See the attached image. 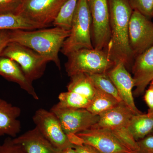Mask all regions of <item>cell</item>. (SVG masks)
Returning a JSON list of instances; mask_svg holds the SVG:
<instances>
[{"label": "cell", "instance_id": "1", "mask_svg": "<svg viewBox=\"0 0 153 153\" xmlns=\"http://www.w3.org/2000/svg\"><path fill=\"white\" fill-rule=\"evenodd\" d=\"M110 16V39L106 51L116 64L132 66L134 57L129 44L128 28L132 13L128 0H108Z\"/></svg>", "mask_w": 153, "mask_h": 153}, {"label": "cell", "instance_id": "2", "mask_svg": "<svg viewBox=\"0 0 153 153\" xmlns=\"http://www.w3.org/2000/svg\"><path fill=\"white\" fill-rule=\"evenodd\" d=\"M34 30H10V42H16L33 49L60 69L59 52L70 30L54 27Z\"/></svg>", "mask_w": 153, "mask_h": 153}, {"label": "cell", "instance_id": "3", "mask_svg": "<svg viewBox=\"0 0 153 153\" xmlns=\"http://www.w3.org/2000/svg\"><path fill=\"white\" fill-rule=\"evenodd\" d=\"M65 68L69 77L79 73L91 74L107 73L116 64L105 50L82 49L67 55Z\"/></svg>", "mask_w": 153, "mask_h": 153}, {"label": "cell", "instance_id": "4", "mask_svg": "<svg viewBox=\"0 0 153 153\" xmlns=\"http://www.w3.org/2000/svg\"><path fill=\"white\" fill-rule=\"evenodd\" d=\"M70 35L63 42L60 52L67 55L82 49H93L91 19L87 0H78Z\"/></svg>", "mask_w": 153, "mask_h": 153}, {"label": "cell", "instance_id": "5", "mask_svg": "<svg viewBox=\"0 0 153 153\" xmlns=\"http://www.w3.org/2000/svg\"><path fill=\"white\" fill-rule=\"evenodd\" d=\"M0 56L9 57L17 62L32 83L44 75L49 62L33 49L14 42H10L7 45Z\"/></svg>", "mask_w": 153, "mask_h": 153}, {"label": "cell", "instance_id": "6", "mask_svg": "<svg viewBox=\"0 0 153 153\" xmlns=\"http://www.w3.org/2000/svg\"><path fill=\"white\" fill-rule=\"evenodd\" d=\"M91 19L94 48L106 51L111 37L108 0H87Z\"/></svg>", "mask_w": 153, "mask_h": 153}, {"label": "cell", "instance_id": "7", "mask_svg": "<svg viewBox=\"0 0 153 153\" xmlns=\"http://www.w3.org/2000/svg\"><path fill=\"white\" fill-rule=\"evenodd\" d=\"M50 111L58 119L68 137L91 128L99 119V116L92 114L86 108L61 107L55 104Z\"/></svg>", "mask_w": 153, "mask_h": 153}, {"label": "cell", "instance_id": "8", "mask_svg": "<svg viewBox=\"0 0 153 153\" xmlns=\"http://www.w3.org/2000/svg\"><path fill=\"white\" fill-rule=\"evenodd\" d=\"M36 127L43 136L61 151L73 148V144L62 128L59 120L51 111L39 108L33 115Z\"/></svg>", "mask_w": 153, "mask_h": 153}, {"label": "cell", "instance_id": "9", "mask_svg": "<svg viewBox=\"0 0 153 153\" xmlns=\"http://www.w3.org/2000/svg\"><path fill=\"white\" fill-rule=\"evenodd\" d=\"M138 11L133 10L128 28L129 44L134 57L153 46V23Z\"/></svg>", "mask_w": 153, "mask_h": 153}, {"label": "cell", "instance_id": "10", "mask_svg": "<svg viewBox=\"0 0 153 153\" xmlns=\"http://www.w3.org/2000/svg\"><path fill=\"white\" fill-rule=\"evenodd\" d=\"M68 0H23L19 14L46 27L52 25L57 14Z\"/></svg>", "mask_w": 153, "mask_h": 153}, {"label": "cell", "instance_id": "11", "mask_svg": "<svg viewBox=\"0 0 153 153\" xmlns=\"http://www.w3.org/2000/svg\"><path fill=\"white\" fill-rule=\"evenodd\" d=\"M76 135L80 143L90 145L100 153H135L126 147L110 130L91 128Z\"/></svg>", "mask_w": 153, "mask_h": 153}, {"label": "cell", "instance_id": "12", "mask_svg": "<svg viewBox=\"0 0 153 153\" xmlns=\"http://www.w3.org/2000/svg\"><path fill=\"white\" fill-rule=\"evenodd\" d=\"M131 68L135 88L133 95L139 97L153 80V46L135 57Z\"/></svg>", "mask_w": 153, "mask_h": 153}, {"label": "cell", "instance_id": "13", "mask_svg": "<svg viewBox=\"0 0 153 153\" xmlns=\"http://www.w3.org/2000/svg\"><path fill=\"white\" fill-rule=\"evenodd\" d=\"M107 73L115 85L122 101L136 114H143L138 109L134 101L133 78L123 63H117Z\"/></svg>", "mask_w": 153, "mask_h": 153}, {"label": "cell", "instance_id": "14", "mask_svg": "<svg viewBox=\"0 0 153 153\" xmlns=\"http://www.w3.org/2000/svg\"><path fill=\"white\" fill-rule=\"evenodd\" d=\"M0 76L19 85L36 100L39 99L33 83L28 79L19 64L9 57L0 56Z\"/></svg>", "mask_w": 153, "mask_h": 153}, {"label": "cell", "instance_id": "15", "mask_svg": "<svg viewBox=\"0 0 153 153\" xmlns=\"http://www.w3.org/2000/svg\"><path fill=\"white\" fill-rule=\"evenodd\" d=\"M136 115L123 102L100 115L97 123L91 128L114 129L128 125L132 117Z\"/></svg>", "mask_w": 153, "mask_h": 153}, {"label": "cell", "instance_id": "16", "mask_svg": "<svg viewBox=\"0 0 153 153\" xmlns=\"http://www.w3.org/2000/svg\"><path fill=\"white\" fill-rule=\"evenodd\" d=\"M13 140L26 153H62V151L49 142L36 127Z\"/></svg>", "mask_w": 153, "mask_h": 153}, {"label": "cell", "instance_id": "17", "mask_svg": "<svg viewBox=\"0 0 153 153\" xmlns=\"http://www.w3.org/2000/svg\"><path fill=\"white\" fill-rule=\"evenodd\" d=\"M21 108L0 97V137H17L21 130Z\"/></svg>", "mask_w": 153, "mask_h": 153}, {"label": "cell", "instance_id": "18", "mask_svg": "<svg viewBox=\"0 0 153 153\" xmlns=\"http://www.w3.org/2000/svg\"><path fill=\"white\" fill-rule=\"evenodd\" d=\"M128 128L137 141L143 138L153 131V114L134 115Z\"/></svg>", "mask_w": 153, "mask_h": 153}, {"label": "cell", "instance_id": "19", "mask_svg": "<svg viewBox=\"0 0 153 153\" xmlns=\"http://www.w3.org/2000/svg\"><path fill=\"white\" fill-rule=\"evenodd\" d=\"M47 28L36 24L19 14L0 15V30H34Z\"/></svg>", "mask_w": 153, "mask_h": 153}, {"label": "cell", "instance_id": "20", "mask_svg": "<svg viewBox=\"0 0 153 153\" xmlns=\"http://www.w3.org/2000/svg\"><path fill=\"white\" fill-rule=\"evenodd\" d=\"M67 85V91L75 92L92 100L95 94L96 88L89 74L79 73L70 76Z\"/></svg>", "mask_w": 153, "mask_h": 153}, {"label": "cell", "instance_id": "21", "mask_svg": "<svg viewBox=\"0 0 153 153\" xmlns=\"http://www.w3.org/2000/svg\"><path fill=\"white\" fill-rule=\"evenodd\" d=\"M120 102L112 96L96 88L94 96L86 109L92 114L99 116Z\"/></svg>", "mask_w": 153, "mask_h": 153}, {"label": "cell", "instance_id": "22", "mask_svg": "<svg viewBox=\"0 0 153 153\" xmlns=\"http://www.w3.org/2000/svg\"><path fill=\"white\" fill-rule=\"evenodd\" d=\"M78 0H68L62 6L52 25L70 30Z\"/></svg>", "mask_w": 153, "mask_h": 153}, {"label": "cell", "instance_id": "23", "mask_svg": "<svg viewBox=\"0 0 153 153\" xmlns=\"http://www.w3.org/2000/svg\"><path fill=\"white\" fill-rule=\"evenodd\" d=\"M59 102L56 104L61 107L74 108H87L91 100L75 92L67 91L60 93Z\"/></svg>", "mask_w": 153, "mask_h": 153}, {"label": "cell", "instance_id": "24", "mask_svg": "<svg viewBox=\"0 0 153 153\" xmlns=\"http://www.w3.org/2000/svg\"><path fill=\"white\" fill-rule=\"evenodd\" d=\"M89 75L96 88L112 96L118 101L122 102L115 85L107 73H98Z\"/></svg>", "mask_w": 153, "mask_h": 153}, {"label": "cell", "instance_id": "25", "mask_svg": "<svg viewBox=\"0 0 153 153\" xmlns=\"http://www.w3.org/2000/svg\"><path fill=\"white\" fill-rule=\"evenodd\" d=\"M125 146L135 153H138L137 143L129 130L128 126L110 130Z\"/></svg>", "mask_w": 153, "mask_h": 153}, {"label": "cell", "instance_id": "26", "mask_svg": "<svg viewBox=\"0 0 153 153\" xmlns=\"http://www.w3.org/2000/svg\"><path fill=\"white\" fill-rule=\"evenodd\" d=\"M133 10L150 19L153 17V0H128Z\"/></svg>", "mask_w": 153, "mask_h": 153}, {"label": "cell", "instance_id": "27", "mask_svg": "<svg viewBox=\"0 0 153 153\" xmlns=\"http://www.w3.org/2000/svg\"><path fill=\"white\" fill-rule=\"evenodd\" d=\"M23 0H0V15L18 14Z\"/></svg>", "mask_w": 153, "mask_h": 153}, {"label": "cell", "instance_id": "28", "mask_svg": "<svg viewBox=\"0 0 153 153\" xmlns=\"http://www.w3.org/2000/svg\"><path fill=\"white\" fill-rule=\"evenodd\" d=\"M0 153H26L22 147L14 141L13 138L8 137L0 144Z\"/></svg>", "mask_w": 153, "mask_h": 153}, {"label": "cell", "instance_id": "29", "mask_svg": "<svg viewBox=\"0 0 153 153\" xmlns=\"http://www.w3.org/2000/svg\"><path fill=\"white\" fill-rule=\"evenodd\" d=\"M138 153H153V135L149 134L137 141Z\"/></svg>", "mask_w": 153, "mask_h": 153}, {"label": "cell", "instance_id": "30", "mask_svg": "<svg viewBox=\"0 0 153 153\" xmlns=\"http://www.w3.org/2000/svg\"><path fill=\"white\" fill-rule=\"evenodd\" d=\"M73 148L76 153H100L93 147L85 144L74 145Z\"/></svg>", "mask_w": 153, "mask_h": 153}, {"label": "cell", "instance_id": "31", "mask_svg": "<svg viewBox=\"0 0 153 153\" xmlns=\"http://www.w3.org/2000/svg\"><path fill=\"white\" fill-rule=\"evenodd\" d=\"M10 42V30H0V55Z\"/></svg>", "mask_w": 153, "mask_h": 153}, {"label": "cell", "instance_id": "32", "mask_svg": "<svg viewBox=\"0 0 153 153\" xmlns=\"http://www.w3.org/2000/svg\"><path fill=\"white\" fill-rule=\"evenodd\" d=\"M146 103L149 107L148 113L153 114V88L150 86L146 91L144 97Z\"/></svg>", "mask_w": 153, "mask_h": 153}, {"label": "cell", "instance_id": "33", "mask_svg": "<svg viewBox=\"0 0 153 153\" xmlns=\"http://www.w3.org/2000/svg\"><path fill=\"white\" fill-rule=\"evenodd\" d=\"M62 153H76L73 148H69L62 151Z\"/></svg>", "mask_w": 153, "mask_h": 153}, {"label": "cell", "instance_id": "34", "mask_svg": "<svg viewBox=\"0 0 153 153\" xmlns=\"http://www.w3.org/2000/svg\"><path fill=\"white\" fill-rule=\"evenodd\" d=\"M150 86L153 88V80L152 81V82H151Z\"/></svg>", "mask_w": 153, "mask_h": 153}, {"label": "cell", "instance_id": "35", "mask_svg": "<svg viewBox=\"0 0 153 153\" xmlns=\"http://www.w3.org/2000/svg\"><path fill=\"white\" fill-rule=\"evenodd\" d=\"M150 134L153 135V131L152 132V133Z\"/></svg>", "mask_w": 153, "mask_h": 153}]
</instances>
